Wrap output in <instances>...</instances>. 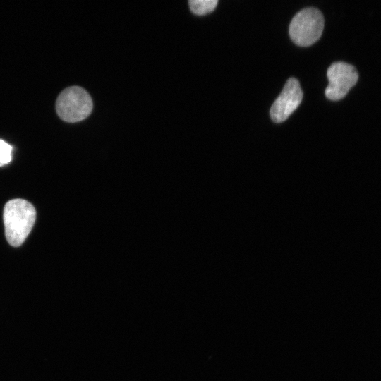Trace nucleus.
Wrapping results in <instances>:
<instances>
[{"instance_id":"7ed1b4c3","label":"nucleus","mask_w":381,"mask_h":381,"mask_svg":"<svg viewBox=\"0 0 381 381\" xmlns=\"http://www.w3.org/2000/svg\"><path fill=\"white\" fill-rule=\"evenodd\" d=\"M324 18L315 8H306L298 11L289 25V36L291 40L301 47L310 46L322 35Z\"/></svg>"},{"instance_id":"f03ea898","label":"nucleus","mask_w":381,"mask_h":381,"mask_svg":"<svg viewBox=\"0 0 381 381\" xmlns=\"http://www.w3.org/2000/svg\"><path fill=\"white\" fill-rule=\"evenodd\" d=\"M93 103L89 93L79 86L66 87L59 95L56 111L59 117L68 123L86 119L92 112Z\"/></svg>"},{"instance_id":"0eeeda50","label":"nucleus","mask_w":381,"mask_h":381,"mask_svg":"<svg viewBox=\"0 0 381 381\" xmlns=\"http://www.w3.org/2000/svg\"><path fill=\"white\" fill-rule=\"evenodd\" d=\"M11 152L12 146L0 139V167L11 161Z\"/></svg>"},{"instance_id":"f257e3e1","label":"nucleus","mask_w":381,"mask_h":381,"mask_svg":"<svg viewBox=\"0 0 381 381\" xmlns=\"http://www.w3.org/2000/svg\"><path fill=\"white\" fill-rule=\"evenodd\" d=\"M3 219L8 243L18 247L23 243L34 226L36 210L26 200L12 199L4 206Z\"/></svg>"},{"instance_id":"39448f33","label":"nucleus","mask_w":381,"mask_h":381,"mask_svg":"<svg viewBox=\"0 0 381 381\" xmlns=\"http://www.w3.org/2000/svg\"><path fill=\"white\" fill-rule=\"evenodd\" d=\"M303 93L300 83L296 78H289L282 92L272 104L270 117L274 123L284 121L299 106Z\"/></svg>"},{"instance_id":"20e7f679","label":"nucleus","mask_w":381,"mask_h":381,"mask_svg":"<svg viewBox=\"0 0 381 381\" xmlns=\"http://www.w3.org/2000/svg\"><path fill=\"white\" fill-rule=\"evenodd\" d=\"M327 75L329 84L325 90V96L333 101L344 98L358 79L355 67L344 62L332 64Z\"/></svg>"},{"instance_id":"423d86ee","label":"nucleus","mask_w":381,"mask_h":381,"mask_svg":"<svg viewBox=\"0 0 381 381\" xmlns=\"http://www.w3.org/2000/svg\"><path fill=\"white\" fill-rule=\"evenodd\" d=\"M218 3L217 0H190L191 11L196 15H205L212 12Z\"/></svg>"}]
</instances>
